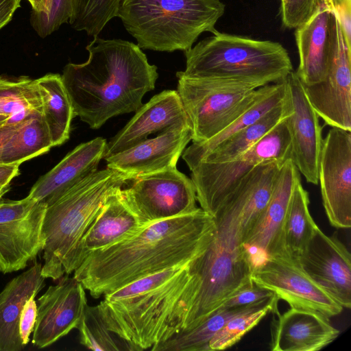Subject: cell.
<instances>
[{"instance_id": "1", "label": "cell", "mask_w": 351, "mask_h": 351, "mask_svg": "<svg viewBox=\"0 0 351 351\" xmlns=\"http://www.w3.org/2000/svg\"><path fill=\"white\" fill-rule=\"evenodd\" d=\"M215 229L213 216L197 210L151 223L135 236L90 253L73 277L95 298L143 277L198 257Z\"/></svg>"}, {"instance_id": "2", "label": "cell", "mask_w": 351, "mask_h": 351, "mask_svg": "<svg viewBox=\"0 0 351 351\" xmlns=\"http://www.w3.org/2000/svg\"><path fill=\"white\" fill-rule=\"evenodd\" d=\"M86 49V62L67 64L61 77L75 117L99 129L113 117L136 111L158 74L132 42L95 36Z\"/></svg>"}, {"instance_id": "3", "label": "cell", "mask_w": 351, "mask_h": 351, "mask_svg": "<svg viewBox=\"0 0 351 351\" xmlns=\"http://www.w3.org/2000/svg\"><path fill=\"white\" fill-rule=\"evenodd\" d=\"M193 261L104 295L97 308L107 328L134 351L151 349L180 332L193 297Z\"/></svg>"}, {"instance_id": "4", "label": "cell", "mask_w": 351, "mask_h": 351, "mask_svg": "<svg viewBox=\"0 0 351 351\" xmlns=\"http://www.w3.org/2000/svg\"><path fill=\"white\" fill-rule=\"evenodd\" d=\"M241 209V195L234 189L213 216L215 229L208 247L191 262L193 293L181 331L198 326L254 283V264L243 242Z\"/></svg>"}, {"instance_id": "5", "label": "cell", "mask_w": 351, "mask_h": 351, "mask_svg": "<svg viewBox=\"0 0 351 351\" xmlns=\"http://www.w3.org/2000/svg\"><path fill=\"white\" fill-rule=\"evenodd\" d=\"M130 181L110 168L97 170L47 206L43 223L41 275L58 280L71 273L75 250L108 198Z\"/></svg>"}, {"instance_id": "6", "label": "cell", "mask_w": 351, "mask_h": 351, "mask_svg": "<svg viewBox=\"0 0 351 351\" xmlns=\"http://www.w3.org/2000/svg\"><path fill=\"white\" fill-rule=\"evenodd\" d=\"M191 77L215 78L258 88L284 80L293 71L287 49L279 43L216 31L184 51Z\"/></svg>"}, {"instance_id": "7", "label": "cell", "mask_w": 351, "mask_h": 351, "mask_svg": "<svg viewBox=\"0 0 351 351\" xmlns=\"http://www.w3.org/2000/svg\"><path fill=\"white\" fill-rule=\"evenodd\" d=\"M221 0H122L117 16L141 49L186 51L223 15Z\"/></svg>"}, {"instance_id": "8", "label": "cell", "mask_w": 351, "mask_h": 351, "mask_svg": "<svg viewBox=\"0 0 351 351\" xmlns=\"http://www.w3.org/2000/svg\"><path fill=\"white\" fill-rule=\"evenodd\" d=\"M176 76L177 91L191 124L193 143L205 142L221 132L275 84L256 88L237 81L191 77L182 71Z\"/></svg>"}, {"instance_id": "9", "label": "cell", "mask_w": 351, "mask_h": 351, "mask_svg": "<svg viewBox=\"0 0 351 351\" xmlns=\"http://www.w3.org/2000/svg\"><path fill=\"white\" fill-rule=\"evenodd\" d=\"M287 117L234 159L221 163L200 162L191 170L197 200L203 210L213 217L239 182L258 164L268 160L285 162L290 158Z\"/></svg>"}, {"instance_id": "10", "label": "cell", "mask_w": 351, "mask_h": 351, "mask_svg": "<svg viewBox=\"0 0 351 351\" xmlns=\"http://www.w3.org/2000/svg\"><path fill=\"white\" fill-rule=\"evenodd\" d=\"M121 191L128 204L148 224L199 208L192 180L176 168L136 177Z\"/></svg>"}, {"instance_id": "11", "label": "cell", "mask_w": 351, "mask_h": 351, "mask_svg": "<svg viewBox=\"0 0 351 351\" xmlns=\"http://www.w3.org/2000/svg\"><path fill=\"white\" fill-rule=\"evenodd\" d=\"M47 205L27 196L0 202V271L25 269L43 250Z\"/></svg>"}, {"instance_id": "12", "label": "cell", "mask_w": 351, "mask_h": 351, "mask_svg": "<svg viewBox=\"0 0 351 351\" xmlns=\"http://www.w3.org/2000/svg\"><path fill=\"white\" fill-rule=\"evenodd\" d=\"M251 277L254 284L273 292L291 307L315 311L328 317L343 311L290 255L265 257L253 267Z\"/></svg>"}, {"instance_id": "13", "label": "cell", "mask_w": 351, "mask_h": 351, "mask_svg": "<svg viewBox=\"0 0 351 351\" xmlns=\"http://www.w3.org/2000/svg\"><path fill=\"white\" fill-rule=\"evenodd\" d=\"M318 182L323 206L330 224L351 226V132L332 128L324 138Z\"/></svg>"}, {"instance_id": "14", "label": "cell", "mask_w": 351, "mask_h": 351, "mask_svg": "<svg viewBox=\"0 0 351 351\" xmlns=\"http://www.w3.org/2000/svg\"><path fill=\"white\" fill-rule=\"evenodd\" d=\"M304 272L343 308L351 306V256L335 236L319 227L295 257Z\"/></svg>"}, {"instance_id": "15", "label": "cell", "mask_w": 351, "mask_h": 351, "mask_svg": "<svg viewBox=\"0 0 351 351\" xmlns=\"http://www.w3.org/2000/svg\"><path fill=\"white\" fill-rule=\"evenodd\" d=\"M37 300L32 343L38 348L50 346L77 328L87 306L85 288L73 276H62Z\"/></svg>"}, {"instance_id": "16", "label": "cell", "mask_w": 351, "mask_h": 351, "mask_svg": "<svg viewBox=\"0 0 351 351\" xmlns=\"http://www.w3.org/2000/svg\"><path fill=\"white\" fill-rule=\"evenodd\" d=\"M285 81L291 107V113L286 119L291 136L290 159L306 181L316 185L324 141L319 117L295 72H291Z\"/></svg>"}, {"instance_id": "17", "label": "cell", "mask_w": 351, "mask_h": 351, "mask_svg": "<svg viewBox=\"0 0 351 351\" xmlns=\"http://www.w3.org/2000/svg\"><path fill=\"white\" fill-rule=\"evenodd\" d=\"M337 47L325 80L303 86L309 103L326 124L351 132V49L337 18Z\"/></svg>"}, {"instance_id": "18", "label": "cell", "mask_w": 351, "mask_h": 351, "mask_svg": "<svg viewBox=\"0 0 351 351\" xmlns=\"http://www.w3.org/2000/svg\"><path fill=\"white\" fill-rule=\"evenodd\" d=\"M295 36L298 78L304 86L324 81L337 47V17L332 8L322 0L311 16L296 28Z\"/></svg>"}, {"instance_id": "19", "label": "cell", "mask_w": 351, "mask_h": 351, "mask_svg": "<svg viewBox=\"0 0 351 351\" xmlns=\"http://www.w3.org/2000/svg\"><path fill=\"white\" fill-rule=\"evenodd\" d=\"M191 140V124H178L104 159L107 167L132 180L141 176L176 168L180 156Z\"/></svg>"}, {"instance_id": "20", "label": "cell", "mask_w": 351, "mask_h": 351, "mask_svg": "<svg viewBox=\"0 0 351 351\" xmlns=\"http://www.w3.org/2000/svg\"><path fill=\"white\" fill-rule=\"evenodd\" d=\"M121 189L110 195L80 239L73 256V273L91 252L130 239L147 223L128 204Z\"/></svg>"}, {"instance_id": "21", "label": "cell", "mask_w": 351, "mask_h": 351, "mask_svg": "<svg viewBox=\"0 0 351 351\" xmlns=\"http://www.w3.org/2000/svg\"><path fill=\"white\" fill-rule=\"evenodd\" d=\"M300 175L289 158L282 165L269 202L261 218L243 239L249 251L263 256L289 255L283 241V225L289 203Z\"/></svg>"}, {"instance_id": "22", "label": "cell", "mask_w": 351, "mask_h": 351, "mask_svg": "<svg viewBox=\"0 0 351 351\" xmlns=\"http://www.w3.org/2000/svg\"><path fill=\"white\" fill-rule=\"evenodd\" d=\"M130 121L107 143L104 158L123 152L161 132L182 123H190L176 90H166L143 104Z\"/></svg>"}, {"instance_id": "23", "label": "cell", "mask_w": 351, "mask_h": 351, "mask_svg": "<svg viewBox=\"0 0 351 351\" xmlns=\"http://www.w3.org/2000/svg\"><path fill=\"white\" fill-rule=\"evenodd\" d=\"M273 319L272 351H317L335 341L340 331L326 315L311 310L291 307Z\"/></svg>"}, {"instance_id": "24", "label": "cell", "mask_w": 351, "mask_h": 351, "mask_svg": "<svg viewBox=\"0 0 351 351\" xmlns=\"http://www.w3.org/2000/svg\"><path fill=\"white\" fill-rule=\"evenodd\" d=\"M107 142L97 137L77 145L31 188L28 196L47 206L66 191L97 170Z\"/></svg>"}, {"instance_id": "25", "label": "cell", "mask_w": 351, "mask_h": 351, "mask_svg": "<svg viewBox=\"0 0 351 351\" xmlns=\"http://www.w3.org/2000/svg\"><path fill=\"white\" fill-rule=\"evenodd\" d=\"M42 265L36 263L12 278L0 292V351H21L20 315L26 301L44 288Z\"/></svg>"}, {"instance_id": "26", "label": "cell", "mask_w": 351, "mask_h": 351, "mask_svg": "<svg viewBox=\"0 0 351 351\" xmlns=\"http://www.w3.org/2000/svg\"><path fill=\"white\" fill-rule=\"evenodd\" d=\"M42 101V117L53 147L69 138L71 123L75 117L61 75L48 73L36 79Z\"/></svg>"}, {"instance_id": "27", "label": "cell", "mask_w": 351, "mask_h": 351, "mask_svg": "<svg viewBox=\"0 0 351 351\" xmlns=\"http://www.w3.org/2000/svg\"><path fill=\"white\" fill-rule=\"evenodd\" d=\"M291 113V107L287 91L286 97L280 104L223 141L200 162L221 163L234 159L258 143Z\"/></svg>"}, {"instance_id": "28", "label": "cell", "mask_w": 351, "mask_h": 351, "mask_svg": "<svg viewBox=\"0 0 351 351\" xmlns=\"http://www.w3.org/2000/svg\"><path fill=\"white\" fill-rule=\"evenodd\" d=\"M285 79L275 83L274 88L270 92L256 101L221 132L205 142L193 143L184 149L182 158L189 169H193L207 154L223 141L243 128L254 123L268 111L280 104L287 95Z\"/></svg>"}, {"instance_id": "29", "label": "cell", "mask_w": 351, "mask_h": 351, "mask_svg": "<svg viewBox=\"0 0 351 351\" xmlns=\"http://www.w3.org/2000/svg\"><path fill=\"white\" fill-rule=\"evenodd\" d=\"M53 147L41 114L19 122L4 145L1 164L18 165L48 152Z\"/></svg>"}, {"instance_id": "30", "label": "cell", "mask_w": 351, "mask_h": 351, "mask_svg": "<svg viewBox=\"0 0 351 351\" xmlns=\"http://www.w3.org/2000/svg\"><path fill=\"white\" fill-rule=\"evenodd\" d=\"M42 113V101L36 80L27 76L0 75V114L14 124Z\"/></svg>"}, {"instance_id": "31", "label": "cell", "mask_w": 351, "mask_h": 351, "mask_svg": "<svg viewBox=\"0 0 351 351\" xmlns=\"http://www.w3.org/2000/svg\"><path fill=\"white\" fill-rule=\"evenodd\" d=\"M264 302L239 307L221 306L198 326L178 332L151 350L209 351V341L231 318Z\"/></svg>"}, {"instance_id": "32", "label": "cell", "mask_w": 351, "mask_h": 351, "mask_svg": "<svg viewBox=\"0 0 351 351\" xmlns=\"http://www.w3.org/2000/svg\"><path fill=\"white\" fill-rule=\"evenodd\" d=\"M309 202L308 193L300 180L293 191L283 225L285 247L293 257L303 251L318 227L310 214Z\"/></svg>"}, {"instance_id": "33", "label": "cell", "mask_w": 351, "mask_h": 351, "mask_svg": "<svg viewBox=\"0 0 351 351\" xmlns=\"http://www.w3.org/2000/svg\"><path fill=\"white\" fill-rule=\"evenodd\" d=\"M278 300L275 295L263 304L231 318L209 341V351L222 350L232 346L268 313H276Z\"/></svg>"}, {"instance_id": "34", "label": "cell", "mask_w": 351, "mask_h": 351, "mask_svg": "<svg viewBox=\"0 0 351 351\" xmlns=\"http://www.w3.org/2000/svg\"><path fill=\"white\" fill-rule=\"evenodd\" d=\"M80 342L92 350L134 351L127 342L111 332L99 315L97 306L87 304L77 328Z\"/></svg>"}, {"instance_id": "35", "label": "cell", "mask_w": 351, "mask_h": 351, "mask_svg": "<svg viewBox=\"0 0 351 351\" xmlns=\"http://www.w3.org/2000/svg\"><path fill=\"white\" fill-rule=\"evenodd\" d=\"M122 0H80L76 13L69 22L77 31L97 36L106 24L117 16Z\"/></svg>"}, {"instance_id": "36", "label": "cell", "mask_w": 351, "mask_h": 351, "mask_svg": "<svg viewBox=\"0 0 351 351\" xmlns=\"http://www.w3.org/2000/svg\"><path fill=\"white\" fill-rule=\"evenodd\" d=\"M80 0H47L41 12L32 11L30 23L42 38L59 29L64 23H69L74 17Z\"/></svg>"}, {"instance_id": "37", "label": "cell", "mask_w": 351, "mask_h": 351, "mask_svg": "<svg viewBox=\"0 0 351 351\" xmlns=\"http://www.w3.org/2000/svg\"><path fill=\"white\" fill-rule=\"evenodd\" d=\"M322 0H280L282 25L296 29L306 21L318 8Z\"/></svg>"}, {"instance_id": "38", "label": "cell", "mask_w": 351, "mask_h": 351, "mask_svg": "<svg viewBox=\"0 0 351 351\" xmlns=\"http://www.w3.org/2000/svg\"><path fill=\"white\" fill-rule=\"evenodd\" d=\"M274 295L273 292L253 283L230 298L222 306L239 307L260 304Z\"/></svg>"}, {"instance_id": "39", "label": "cell", "mask_w": 351, "mask_h": 351, "mask_svg": "<svg viewBox=\"0 0 351 351\" xmlns=\"http://www.w3.org/2000/svg\"><path fill=\"white\" fill-rule=\"evenodd\" d=\"M35 296L29 298L25 303L19 319V334L25 347L29 341L36 321L37 304Z\"/></svg>"}, {"instance_id": "40", "label": "cell", "mask_w": 351, "mask_h": 351, "mask_svg": "<svg viewBox=\"0 0 351 351\" xmlns=\"http://www.w3.org/2000/svg\"><path fill=\"white\" fill-rule=\"evenodd\" d=\"M21 0H0V30L12 19Z\"/></svg>"}, {"instance_id": "41", "label": "cell", "mask_w": 351, "mask_h": 351, "mask_svg": "<svg viewBox=\"0 0 351 351\" xmlns=\"http://www.w3.org/2000/svg\"><path fill=\"white\" fill-rule=\"evenodd\" d=\"M19 165L0 164V185L9 184L19 174Z\"/></svg>"}, {"instance_id": "42", "label": "cell", "mask_w": 351, "mask_h": 351, "mask_svg": "<svg viewBox=\"0 0 351 351\" xmlns=\"http://www.w3.org/2000/svg\"><path fill=\"white\" fill-rule=\"evenodd\" d=\"M18 123L8 124L6 123L0 128V164L1 153L4 147V145L12 136L14 132L16 130Z\"/></svg>"}, {"instance_id": "43", "label": "cell", "mask_w": 351, "mask_h": 351, "mask_svg": "<svg viewBox=\"0 0 351 351\" xmlns=\"http://www.w3.org/2000/svg\"><path fill=\"white\" fill-rule=\"evenodd\" d=\"M331 8L343 7L351 5V0H322Z\"/></svg>"}, {"instance_id": "44", "label": "cell", "mask_w": 351, "mask_h": 351, "mask_svg": "<svg viewBox=\"0 0 351 351\" xmlns=\"http://www.w3.org/2000/svg\"><path fill=\"white\" fill-rule=\"evenodd\" d=\"M32 8V12H41L43 11L47 0H27Z\"/></svg>"}, {"instance_id": "45", "label": "cell", "mask_w": 351, "mask_h": 351, "mask_svg": "<svg viewBox=\"0 0 351 351\" xmlns=\"http://www.w3.org/2000/svg\"><path fill=\"white\" fill-rule=\"evenodd\" d=\"M8 119V116L0 114V128L7 123Z\"/></svg>"}, {"instance_id": "46", "label": "cell", "mask_w": 351, "mask_h": 351, "mask_svg": "<svg viewBox=\"0 0 351 351\" xmlns=\"http://www.w3.org/2000/svg\"><path fill=\"white\" fill-rule=\"evenodd\" d=\"M1 199H0V202H1Z\"/></svg>"}]
</instances>
